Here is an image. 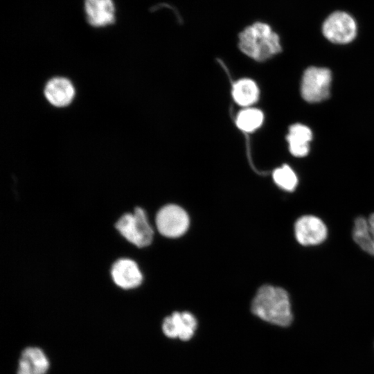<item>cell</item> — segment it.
Returning a JSON list of instances; mask_svg holds the SVG:
<instances>
[{"mask_svg": "<svg viewBox=\"0 0 374 374\" xmlns=\"http://www.w3.org/2000/svg\"><path fill=\"white\" fill-rule=\"evenodd\" d=\"M232 94L236 103L247 107L258 100L259 89L254 81L248 78H243L238 80L233 84Z\"/></svg>", "mask_w": 374, "mask_h": 374, "instance_id": "14", "label": "cell"}, {"mask_svg": "<svg viewBox=\"0 0 374 374\" xmlns=\"http://www.w3.org/2000/svg\"><path fill=\"white\" fill-rule=\"evenodd\" d=\"M369 228V236L371 244V255L374 256V213L367 219Z\"/></svg>", "mask_w": 374, "mask_h": 374, "instance_id": "18", "label": "cell"}, {"mask_svg": "<svg viewBox=\"0 0 374 374\" xmlns=\"http://www.w3.org/2000/svg\"><path fill=\"white\" fill-rule=\"evenodd\" d=\"M263 118V114L260 109L247 108L238 114L236 125L240 130L250 132L262 125Z\"/></svg>", "mask_w": 374, "mask_h": 374, "instance_id": "15", "label": "cell"}, {"mask_svg": "<svg viewBox=\"0 0 374 374\" xmlns=\"http://www.w3.org/2000/svg\"><path fill=\"white\" fill-rule=\"evenodd\" d=\"M251 310L260 319L280 327H287L293 321L289 295L278 287H260L252 300Z\"/></svg>", "mask_w": 374, "mask_h": 374, "instance_id": "1", "label": "cell"}, {"mask_svg": "<svg viewBox=\"0 0 374 374\" xmlns=\"http://www.w3.org/2000/svg\"><path fill=\"white\" fill-rule=\"evenodd\" d=\"M273 179L276 185L287 191L294 190L298 184L295 172L286 164L274 171Z\"/></svg>", "mask_w": 374, "mask_h": 374, "instance_id": "17", "label": "cell"}, {"mask_svg": "<svg viewBox=\"0 0 374 374\" xmlns=\"http://www.w3.org/2000/svg\"><path fill=\"white\" fill-rule=\"evenodd\" d=\"M332 81L330 71L327 68L310 66L303 75L301 92L303 98L311 103L326 100L330 96Z\"/></svg>", "mask_w": 374, "mask_h": 374, "instance_id": "5", "label": "cell"}, {"mask_svg": "<svg viewBox=\"0 0 374 374\" xmlns=\"http://www.w3.org/2000/svg\"><path fill=\"white\" fill-rule=\"evenodd\" d=\"M110 276L116 286L124 290H133L140 286L143 274L137 262L132 258L123 257L116 260L110 267Z\"/></svg>", "mask_w": 374, "mask_h": 374, "instance_id": "7", "label": "cell"}, {"mask_svg": "<svg viewBox=\"0 0 374 374\" xmlns=\"http://www.w3.org/2000/svg\"><path fill=\"white\" fill-rule=\"evenodd\" d=\"M238 46L246 55L258 62L265 61L282 50L278 35L262 21L250 24L239 33Z\"/></svg>", "mask_w": 374, "mask_h": 374, "instance_id": "2", "label": "cell"}, {"mask_svg": "<svg viewBox=\"0 0 374 374\" xmlns=\"http://www.w3.org/2000/svg\"><path fill=\"white\" fill-rule=\"evenodd\" d=\"M312 139V133L308 126L300 123L292 125L287 135L290 152L297 157L306 156Z\"/></svg>", "mask_w": 374, "mask_h": 374, "instance_id": "13", "label": "cell"}, {"mask_svg": "<svg viewBox=\"0 0 374 374\" xmlns=\"http://www.w3.org/2000/svg\"><path fill=\"white\" fill-rule=\"evenodd\" d=\"M323 35L329 42L336 44H346L353 41L357 33L355 18L344 10L330 13L322 24Z\"/></svg>", "mask_w": 374, "mask_h": 374, "instance_id": "4", "label": "cell"}, {"mask_svg": "<svg viewBox=\"0 0 374 374\" xmlns=\"http://www.w3.org/2000/svg\"><path fill=\"white\" fill-rule=\"evenodd\" d=\"M84 8L87 22L93 27H105L115 22L112 0H84Z\"/></svg>", "mask_w": 374, "mask_h": 374, "instance_id": "10", "label": "cell"}, {"mask_svg": "<svg viewBox=\"0 0 374 374\" xmlns=\"http://www.w3.org/2000/svg\"><path fill=\"white\" fill-rule=\"evenodd\" d=\"M114 227L123 239L136 247H148L153 240V229L145 210L140 206H136L132 212L123 213Z\"/></svg>", "mask_w": 374, "mask_h": 374, "instance_id": "3", "label": "cell"}, {"mask_svg": "<svg viewBox=\"0 0 374 374\" xmlns=\"http://www.w3.org/2000/svg\"><path fill=\"white\" fill-rule=\"evenodd\" d=\"M50 363L38 347H28L21 353L17 374H46Z\"/></svg>", "mask_w": 374, "mask_h": 374, "instance_id": "11", "label": "cell"}, {"mask_svg": "<svg viewBox=\"0 0 374 374\" xmlns=\"http://www.w3.org/2000/svg\"><path fill=\"white\" fill-rule=\"evenodd\" d=\"M161 328L168 338L188 341L197 330V321L189 312H174L163 319Z\"/></svg>", "mask_w": 374, "mask_h": 374, "instance_id": "8", "label": "cell"}, {"mask_svg": "<svg viewBox=\"0 0 374 374\" xmlns=\"http://www.w3.org/2000/svg\"><path fill=\"white\" fill-rule=\"evenodd\" d=\"M296 240L303 246L317 245L323 242L328 234L326 224L314 215H303L294 224Z\"/></svg>", "mask_w": 374, "mask_h": 374, "instance_id": "9", "label": "cell"}, {"mask_svg": "<svg viewBox=\"0 0 374 374\" xmlns=\"http://www.w3.org/2000/svg\"><path fill=\"white\" fill-rule=\"evenodd\" d=\"M158 231L167 238H177L187 231L189 217L181 207L168 204L161 208L155 217Z\"/></svg>", "mask_w": 374, "mask_h": 374, "instance_id": "6", "label": "cell"}, {"mask_svg": "<svg viewBox=\"0 0 374 374\" xmlns=\"http://www.w3.org/2000/svg\"><path fill=\"white\" fill-rule=\"evenodd\" d=\"M353 237L356 244L363 251L371 254V244L367 219L363 217H359L355 220Z\"/></svg>", "mask_w": 374, "mask_h": 374, "instance_id": "16", "label": "cell"}, {"mask_svg": "<svg viewBox=\"0 0 374 374\" xmlns=\"http://www.w3.org/2000/svg\"><path fill=\"white\" fill-rule=\"evenodd\" d=\"M44 93L49 103L54 106L64 107L72 101L75 90L69 80L55 78L46 84Z\"/></svg>", "mask_w": 374, "mask_h": 374, "instance_id": "12", "label": "cell"}]
</instances>
